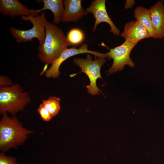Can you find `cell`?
<instances>
[{
    "label": "cell",
    "instance_id": "6da1fadb",
    "mask_svg": "<svg viewBox=\"0 0 164 164\" xmlns=\"http://www.w3.org/2000/svg\"><path fill=\"white\" fill-rule=\"evenodd\" d=\"M44 41L39 45L38 56L46 64H52L67 47L70 45L62 29L46 20Z\"/></svg>",
    "mask_w": 164,
    "mask_h": 164
},
{
    "label": "cell",
    "instance_id": "7a4b0ae2",
    "mask_svg": "<svg viewBox=\"0 0 164 164\" xmlns=\"http://www.w3.org/2000/svg\"><path fill=\"white\" fill-rule=\"evenodd\" d=\"M32 133L24 127L16 117L10 118L6 113L3 114L0 121V150L4 152L16 148L23 144L28 135Z\"/></svg>",
    "mask_w": 164,
    "mask_h": 164
},
{
    "label": "cell",
    "instance_id": "3957f363",
    "mask_svg": "<svg viewBox=\"0 0 164 164\" xmlns=\"http://www.w3.org/2000/svg\"><path fill=\"white\" fill-rule=\"evenodd\" d=\"M19 84L0 88V112L3 114L8 112L14 115L23 110L31 101L27 92H22Z\"/></svg>",
    "mask_w": 164,
    "mask_h": 164
},
{
    "label": "cell",
    "instance_id": "277c9868",
    "mask_svg": "<svg viewBox=\"0 0 164 164\" xmlns=\"http://www.w3.org/2000/svg\"><path fill=\"white\" fill-rule=\"evenodd\" d=\"M21 19L25 21H29L32 24V27L27 30H22L13 27L10 28L9 31L17 43L31 41L34 38L39 40V45L44 42L46 32L45 23L46 13L43 12L40 15L34 16H22Z\"/></svg>",
    "mask_w": 164,
    "mask_h": 164
},
{
    "label": "cell",
    "instance_id": "5b68a950",
    "mask_svg": "<svg viewBox=\"0 0 164 164\" xmlns=\"http://www.w3.org/2000/svg\"><path fill=\"white\" fill-rule=\"evenodd\" d=\"M73 62L81 69L80 72H83L87 76L90 80V84L86 87L88 93L92 95L99 94L101 91L97 86L96 82L98 78L102 79L101 73V67L106 62L104 58L95 57L92 60V56L87 55L86 59L75 58Z\"/></svg>",
    "mask_w": 164,
    "mask_h": 164
},
{
    "label": "cell",
    "instance_id": "8992f818",
    "mask_svg": "<svg viewBox=\"0 0 164 164\" xmlns=\"http://www.w3.org/2000/svg\"><path fill=\"white\" fill-rule=\"evenodd\" d=\"M132 42L125 40L121 45L112 49H110L107 53L108 60L113 59V63L107 70L110 75L121 71L125 65L134 67L135 63L131 59L130 54L132 50L136 44Z\"/></svg>",
    "mask_w": 164,
    "mask_h": 164
},
{
    "label": "cell",
    "instance_id": "52a82bcc",
    "mask_svg": "<svg viewBox=\"0 0 164 164\" xmlns=\"http://www.w3.org/2000/svg\"><path fill=\"white\" fill-rule=\"evenodd\" d=\"M82 53H89L94 55L98 58H108L107 53H103L96 51L88 49L87 44L82 45L79 48L75 46L67 48L61 53L60 56L56 59L51 64L50 67L45 73V76L48 78H56L60 74V67L61 64L68 58L73 56Z\"/></svg>",
    "mask_w": 164,
    "mask_h": 164
},
{
    "label": "cell",
    "instance_id": "ba28073f",
    "mask_svg": "<svg viewBox=\"0 0 164 164\" xmlns=\"http://www.w3.org/2000/svg\"><path fill=\"white\" fill-rule=\"evenodd\" d=\"M105 0H94L86 9L87 13L93 14L95 22L92 31H95L97 26L102 22H105L110 26V31L114 34L119 36L120 31L117 28L108 15L106 8Z\"/></svg>",
    "mask_w": 164,
    "mask_h": 164
},
{
    "label": "cell",
    "instance_id": "9c48e42d",
    "mask_svg": "<svg viewBox=\"0 0 164 164\" xmlns=\"http://www.w3.org/2000/svg\"><path fill=\"white\" fill-rule=\"evenodd\" d=\"M0 12L10 16H36L38 13L37 10L28 9L18 0H0Z\"/></svg>",
    "mask_w": 164,
    "mask_h": 164
},
{
    "label": "cell",
    "instance_id": "30bf717a",
    "mask_svg": "<svg viewBox=\"0 0 164 164\" xmlns=\"http://www.w3.org/2000/svg\"><path fill=\"white\" fill-rule=\"evenodd\" d=\"M121 35L125 40L136 44L144 39L150 37L146 29L136 21L126 23Z\"/></svg>",
    "mask_w": 164,
    "mask_h": 164
},
{
    "label": "cell",
    "instance_id": "8fae6325",
    "mask_svg": "<svg viewBox=\"0 0 164 164\" xmlns=\"http://www.w3.org/2000/svg\"><path fill=\"white\" fill-rule=\"evenodd\" d=\"M81 0H65L63 1L64 11L62 18L63 22L77 21L87 12L82 8Z\"/></svg>",
    "mask_w": 164,
    "mask_h": 164
},
{
    "label": "cell",
    "instance_id": "7c38bea8",
    "mask_svg": "<svg viewBox=\"0 0 164 164\" xmlns=\"http://www.w3.org/2000/svg\"><path fill=\"white\" fill-rule=\"evenodd\" d=\"M152 24L157 38H163L164 35V3L159 1L149 9Z\"/></svg>",
    "mask_w": 164,
    "mask_h": 164
},
{
    "label": "cell",
    "instance_id": "4fadbf2b",
    "mask_svg": "<svg viewBox=\"0 0 164 164\" xmlns=\"http://www.w3.org/2000/svg\"><path fill=\"white\" fill-rule=\"evenodd\" d=\"M134 13L136 21L146 29L150 37L157 38L156 33L152 24L149 9L138 6L134 10Z\"/></svg>",
    "mask_w": 164,
    "mask_h": 164
},
{
    "label": "cell",
    "instance_id": "5bb4252c",
    "mask_svg": "<svg viewBox=\"0 0 164 164\" xmlns=\"http://www.w3.org/2000/svg\"><path fill=\"white\" fill-rule=\"evenodd\" d=\"M43 6L40 9H37L38 13L44 10L49 9L53 14V23L58 24L61 21L64 11L63 1L62 0H43Z\"/></svg>",
    "mask_w": 164,
    "mask_h": 164
},
{
    "label": "cell",
    "instance_id": "9a60e30c",
    "mask_svg": "<svg viewBox=\"0 0 164 164\" xmlns=\"http://www.w3.org/2000/svg\"><path fill=\"white\" fill-rule=\"evenodd\" d=\"M60 99L54 96H50L46 100H43L42 104L52 117L56 116L60 109Z\"/></svg>",
    "mask_w": 164,
    "mask_h": 164
},
{
    "label": "cell",
    "instance_id": "2e32d148",
    "mask_svg": "<svg viewBox=\"0 0 164 164\" xmlns=\"http://www.w3.org/2000/svg\"><path fill=\"white\" fill-rule=\"evenodd\" d=\"M66 38L70 45H77L83 41L84 35L83 32L80 29L73 28L68 32Z\"/></svg>",
    "mask_w": 164,
    "mask_h": 164
},
{
    "label": "cell",
    "instance_id": "e0dca14e",
    "mask_svg": "<svg viewBox=\"0 0 164 164\" xmlns=\"http://www.w3.org/2000/svg\"><path fill=\"white\" fill-rule=\"evenodd\" d=\"M37 111L41 118L44 121H50L52 118V117L42 103L40 104L37 109Z\"/></svg>",
    "mask_w": 164,
    "mask_h": 164
},
{
    "label": "cell",
    "instance_id": "ac0fdd59",
    "mask_svg": "<svg viewBox=\"0 0 164 164\" xmlns=\"http://www.w3.org/2000/svg\"><path fill=\"white\" fill-rule=\"evenodd\" d=\"M0 164H19L14 157L6 155L4 152L0 153Z\"/></svg>",
    "mask_w": 164,
    "mask_h": 164
},
{
    "label": "cell",
    "instance_id": "d6986e66",
    "mask_svg": "<svg viewBox=\"0 0 164 164\" xmlns=\"http://www.w3.org/2000/svg\"><path fill=\"white\" fill-rule=\"evenodd\" d=\"M13 85L11 80L8 77L1 75L0 77V87H5Z\"/></svg>",
    "mask_w": 164,
    "mask_h": 164
},
{
    "label": "cell",
    "instance_id": "ffe728a7",
    "mask_svg": "<svg viewBox=\"0 0 164 164\" xmlns=\"http://www.w3.org/2000/svg\"><path fill=\"white\" fill-rule=\"evenodd\" d=\"M135 3L134 0H127L125 5V7L126 9L131 8L134 5Z\"/></svg>",
    "mask_w": 164,
    "mask_h": 164
},
{
    "label": "cell",
    "instance_id": "44dd1931",
    "mask_svg": "<svg viewBox=\"0 0 164 164\" xmlns=\"http://www.w3.org/2000/svg\"><path fill=\"white\" fill-rule=\"evenodd\" d=\"M163 38L164 39V37Z\"/></svg>",
    "mask_w": 164,
    "mask_h": 164
}]
</instances>
